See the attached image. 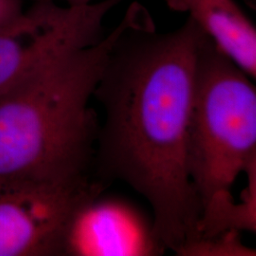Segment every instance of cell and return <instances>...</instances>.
I'll list each match as a JSON object with an SVG mask.
<instances>
[{"label":"cell","instance_id":"cell-1","mask_svg":"<svg viewBox=\"0 0 256 256\" xmlns=\"http://www.w3.org/2000/svg\"><path fill=\"white\" fill-rule=\"evenodd\" d=\"M122 23L94 92L104 111L94 167L99 182H122L149 202L156 236L176 254L200 234L187 146L204 32L189 18L158 32L138 3Z\"/></svg>","mask_w":256,"mask_h":256},{"label":"cell","instance_id":"cell-2","mask_svg":"<svg viewBox=\"0 0 256 256\" xmlns=\"http://www.w3.org/2000/svg\"><path fill=\"white\" fill-rule=\"evenodd\" d=\"M122 25L0 97V184L92 182L100 126L90 104Z\"/></svg>","mask_w":256,"mask_h":256},{"label":"cell","instance_id":"cell-3","mask_svg":"<svg viewBox=\"0 0 256 256\" xmlns=\"http://www.w3.org/2000/svg\"><path fill=\"white\" fill-rule=\"evenodd\" d=\"M187 166L202 204L200 238L256 229V200L232 188L256 167V90L252 78L205 34L198 52Z\"/></svg>","mask_w":256,"mask_h":256},{"label":"cell","instance_id":"cell-4","mask_svg":"<svg viewBox=\"0 0 256 256\" xmlns=\"http://www.w3.org/2000/svg\"><path fill=\"white\" fill-rule=\"evenodd\" d=\"M124 1L62 7L55 0H36L0 30V97L58 55L99 42L104 36L106 16Z\"/></svg>","mask_w":256,"mask_h":256},{"label":"cell","instance_id":"cell-5","mask_svg":"<svg viewBox=\"0 0 256 256\" xmlns=\"http://www.w3.org/2000/svg\"><path fill=\"white\" fill-rule=\"evenodd\" d=\"M93 183L0 184V256H63L70 214Z\"/></svg>","mask_w":256,"mask_h":256},{"label":"cell","instance_id":"cell-6","mask_svg":"<svg viewBox=\"0 0 256 256\" xmlns=\"http://www.w3.org/2000/svg\"><path fill=\"white\" fill-rule=\"evenodd\" d=\"M94 182L76 204L64 232L63 256H156L165 250L153 221L130 202L102 196Z\"/></svg>","mask_w":256,"mask_h":256},{"label":"cell","instance_id":"cell-7","mask_svg":"<svg viewBox=\"0 0 256 256\" xmlns=\"http://www.w3.org/2000/svg\"><path fill=\"white\" fill-rule=\"evenodd\" d=\"M184 12L252 79L256 77V28L236 0H164Z\"/></svg>","mask_w":256,"mask_h":256},{"label":"cell","instance_id":"cell-8","mask_svg":"<svg viewBox=\"0 0 256 256\" xmlns=\"http://www.w3.org/2000/svg\"><path fill=\"white\" fill-rule=\"evenodd\" d=\"M182 256H254L256 250L247 247L238 230H228L216 236L200 238L183 246L176 254Z\"/></svg>","mask_w":256,"mask_h":256},{"label":"cell","instance_id":"cell-9","mask_svg":"<svg viewBox=\"0 0 256 256\" xmlns=\"http://www.w3.org/2000/svg\"><path fill=\"white\" fill-rule=\"evenodd\" d=\"M24 10L23 0H0V30L18 18Z\"/></svg>","mask_w":256,"mask_h":256},{"label":"cell","instance_id":"cell-10","mask_svg":"<svg viewBox=\"0 0 256 256\" xmlns=\"http://www.w3.org/2000/svg\"><path fill=\"white\" fill-rule=\"evenodd\" d=\"M63 1L68 4V6H72V7L86 6L95 2V0H63Z\"/></svg>","mask_w":256,"mask_h":256}]
</instances>
